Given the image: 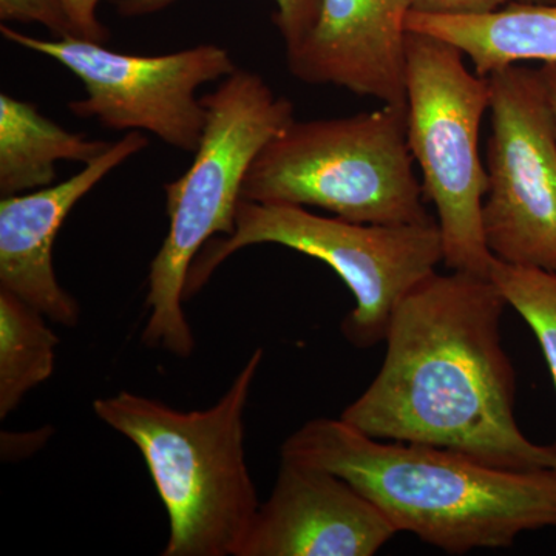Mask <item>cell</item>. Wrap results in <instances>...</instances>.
I'll return each mask as SVG.
<instances>
[{
    "label": "cell",
    "instance_id": "1",
    "mask_svg": "<svg viewBox=\"0 0 556 556\" xmlns=\"http://www.w3.org/2000/svg\"><path fill=\"white\" fill-rule=\"evenodd\" d=\"M507 302L495 281L431 274L397 303L382 368L340 419L383 441L455 450L507 470H556L515 416L517 375L501 338Z\"/></svg>",
    "mask_w": 556,
    "mask_h": 556
},
{
    "label": "cell",
    "instance_id": "2",
    "mask_svg": "<svg viewBox=\"0 0 556 556\" xmlns=\"http://www.w3.org/2000/svg\"><path fill=\"white\" fill-rule=\"evenodd\" d=\"M281 456L345 479L396 527L450 555L506 548L556 527V470L486 466L455 450L383 441L345 420H309Z\"/></svg>",
    "mask_w": 556,
    "mask_h": 556
},
{
    "label": "cell",
    "instance_id": "3",
    "mask_svg": "<svg viewBox=\"0 0 556 556\" xmlns=\"http://www.w3.org/2000/svg\"><path fill=\"white\" fill-rule=\"evenodd\" d=\"M251 354L211 408L179 412L121 391L97 399L94 415L134 442L169 517L164 556H237L260 503L244 452V412L262 364Z\"/></svg>",
    "mask_w": 556,
    "mask_h": 556
},
{
    "label": "cell",
    "instance_id": "4",
    "mask_svg": "<svg viewBox=\"0 0 556 556\" xmlns=\"http://www.w3.org/2000/svg\"><path fill=\"white\" fill-rule=\"evenodd\" d=\"M206 124L192 166L164 186L169 232L153 258L142 342L189 357L195 348L182 300L190 266L215 236L236 230L244 178L260 150L294 123V104L268 83L237 68L201 98Z\"/></svg>",
    "mask_w": 556,
    "mask_h": 556
},
{
    "label": "cell",
    "instance_id": "5",
    "mask_svg": "<svg viewBox=\"0 0 556 556\" xmlns=\"http://www.w3.org/2000/svg\"><path fill=\"white\" fill-rule=\"evenodd\" d=\"M413 161L407 102L342 118L295 119L260 150L241 200L320 207L369 225L433 222Z\"/></svg>",
    "mask_w": 556,
    "mask_h": 556
},
{
    "label": "cell",
    "instance_id": "6",
    "mask_svg": "<svg viewBox=\"0 0 556 556\" xmlns=\"http://www.w3.org/2000/svg\"><path fill=\"white\" fill-rule=\"evenodd\" d=\"M257 244H280L320 260L334 270L356 300L342 324L353 345L386 340L397 303L444 263L438 222L369 225L324 217L303 206L241 200L236 230L207 241L190 266L185 299L199 292L233 254Z\"/></svg>",
    "mask_w": 556,
    "mask_h": 556
},
{
    "label": "cell",
    "instance_id": "7",
    "mask_svg": "<svg viewBox=\"0 0 556 556\" xmlns=\"http://www.w3.org/2000/svg\"><path fill=\"white\" fill-rule=\"evenodd\" d=\"M466 54L426 33L407 35V139L422 172L426 199L438 214L450 270L490 277L482 204L489 189L479 153L490 80L470 72Z\"/></svg>",
    "mask_w": 556,
    "mask_h": 556
},
{
    "label": "cell",
    "instance_id": "8",
    "mask_svg": "<svg viewBox=\"0 0 556 556\" xmlns=\"http://www.w3.org/2000/svg\"><path fill=\"white\" fill-rule=\"evenodd\" d=\"M3 38L60 62L83 83L86 98L68 102L78 118L100 121L110 130H144L182 152L195 153L206 124L197 90L228 78L236 62L226 49H192L138 56L83 38L43 40L2 25Z\"/></svg>",
    "mask_w": 556,
    "mask_h": 556
},
{
    "label": "cell",
    "instance_id": "9",
    "mask_svg": "<svg viewBox=\"0 0 556 556\" xmlns=\"http://www.w3.org/2000/svg\"><path fill=\"white\" fill-rule=\"evenodd\" d=\"M490 80L486 247L508 265L556 273V131L540 70L510 65Z\"/></svg>",
    "mask_w": 556,
    "mask_h": 556
},
{
    "label": "cell",
    "instance_id": "10",
    "mask_svg": "<svg viewBox=\"0 0 556 556\" xmlns=\"http://www.w3.org/2000/svg\"><path fill=\"white\" fill-rule=\"evenodd\" d=\"M396 527L345 479L281 456L237 556H372Z\"/></svg>",
    "mask_w": 556,
    "mask_h": 556
},
{
    "label": "cell",
    "instance_id": "11",
    "mask_svg": "<svg viewBox=\"0 0 556 556\" xmlns=\"http://www.w3.org/2000/svg\"><path fill=\"white\" fill-rule=\"evenodd\" d=\"M409 11L408 0H320L308 35L287 50L289 72L302 83L405 104Z\"/></svg>",
    "mask_w": 556,
    "mask_h": 556
},
{
    "label": "cell",
    "instance_id": "12",
    "mask_svg": "<svg viewBox=\"0 0 556 556\" xmlns=\"http://www.w3.org/2000/svg\"><path fill=\"white\" fill-rule=\"evenodd\" d=\"M148 144V138L139 131H129L60 185L2 197L0 289L13 292L50 320L75 327L79 321L78 302L61 287L53 265L58 233L72 208L98 182Z\"/></svg>",
    "mask_w": 556,
    "mask_h": 556
},
{
    "label": "cell",
    "instance_id": "13",
    "mask_svg": "<svg viewBox=\"0 0 556 556\" xmlns=\"http://www.w3.org/2000/svg\"><path fill=\"white\" fill-rule=\"evenodd\" d=\"M407 30L453 43L485 78L527 61L556 64V3L511 0L489 13L457 16L409 11Z\"/></svg>",
    "mask_w": 556,
    "mask_h": 556
},
{
    "label": "cell",
    "instance_id": "14",
    "mask_svg": "<svg viewBox=\"0 0 556 556\" xmlns=\"http://www.w3.org/2000/svg\"><path fill=\"white\" fill-rule=\"evenodd\" d=\"M110 142L65 130L30 102L0 94V195L49 188L60 161L89 164Z\"/></svg>",
    "mask_w": 556,
    "mask_h": 556
},
{
    "label": "cell",
    "instance_id": "15",
    "mask_svg": "<svg viewBox=\"0 0 556 556\" xmlns=\"http://www.w3.org/2000/svg\"><path fill=\"white\" fill-rule=\"evenodd\" d=\"M46 316L0 289V417L10 416L33 388L51 378L60 338Z\"/></svg>",
    "mask_w": 556,
    "mask_h": 556
},
{
    "label": "cell",
    "instance_id": "16",
    "mask_svg": "<svg viewBox=\"0 0 556 556\" xmlns=\"http://www.w3.org/2000/svg\"><path fill=\"white\" fill-rule=\"evenodd\" d=\"M490 278L535 332L556 388V273L496 258Z\"/></svg>",
    "mask_w": 556,
    "mask_h": 556
},
{
    "label": "cell",
    "instance_id": "17",
    "mask_svg": "<svg viewBox=\"0 0 556 556\" xmlns=\"http://www.w3.org/2000/svg\"><path fill=\"white\" fill-rule=\"evenodd\" d=\"M177 0H115L116 11L123 17H141L166 10ZM277 11L274 24L285 40L287 50L295 46L308 35L316 22L320 0H274Z\"/></svg>",
    "mask_w": 556,
    "mask_h": 556
},
{
    "label": "cell",
    "instance_id": "18",
    "mask_svg": "<svg viewBox=\"0 0 556 556\" xmlns=\"http://www.w3.org/2000/svg\"><path fill=\"white\" fill-rule=\"evenodd\" d=\"M2 22H38L58 39L80 38L61 0H0Z\"/></svg>",
    "mask_w": 556,
    "mask_h": 556
},
{
    "label": "cell",
    "instance_id": "19",
    "mask_svg": "<svg viewBox=\"0 0 556 556\" xmlns=\"http://www.w3.org/2000/svg\"><path fill=\"white\" fill-rule=\"evenodd\" d=\"M510 0H408L409 9L415 13L442 14H482L507 5Z\"/></svg>",
    "mask_w": 556,
    "mask_h": 556
},
{
    "label": "cell",
    "instance_id": "20",
    "mask_svg": "<svg viewBox=\"0 0 556 556\" xmlns=\"http://www.w3.org/2000/svg\"><path fill=\"white\" fill-rule=\"evenodd\" d=\"M67 11L70 21L83 39L104 43L109 40V31L98 20V7L101 0H61Z\"/></svg>",
    "mask_w": 556,
    "mask_h": 556
},
{
    "label": "cell",
    "instance_id": "21",
    "mask_svg": "<svg viewBox=\"0 0 556 556\" xmlns=\"http://www.w3.org/2000/svg\"><path fill=\"white\" fill-rule=\"evenodd\" d=\"M540 73L541 78L544 80V86H546L548 104H551L556 131V64H543Z\"/></svg>",
    "mask_w": 556,
    "mask_h": 556
},
{
    "label": "cell",
    "instance_id": "22",
    "mask_svg": "<svg viewBox=\"0 0 556 556\" xmlns=\"http://www.w3.org/2000/svg\"><path fill=\"white\" fill-rule=\"evenodd\" d=\"M525 3H556V0H517Z\"/></svg>",
    "mask_w": 556,
    "mask_h": 556
}]
</instances>
